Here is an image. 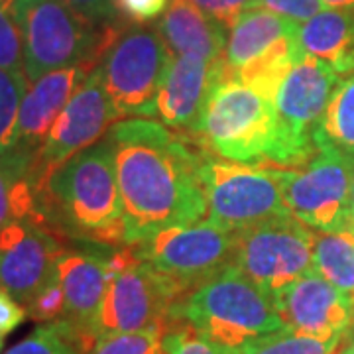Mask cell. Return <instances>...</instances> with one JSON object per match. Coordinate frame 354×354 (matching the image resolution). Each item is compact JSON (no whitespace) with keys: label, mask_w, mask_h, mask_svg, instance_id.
Wrapping results in <instances>:
<instances>
[{"label":"cell","mask_w":354,"mask_h":354,"mask_svg":"<svg viewBox=\"0 0 354 354\" xmlns=\"http://www.w3.org/2000/svg\"><path fill=\"white\" fill-rule=\"evenodd\" d=\"M0 2H2V0H0Z\"/></svg>","instance_id":"cell-43"},{"label":"cell","mask_w":354,"mask_h":354,"mask_svg":"<svg viewBox=\"0 0 354 354\" xmlns=\"http://www.w3.org/2000/svg\"><path fill=\"white\" fill-rule=\"evenodd\" d=\"M283 327L319 339L344 337L354 323V299L315 270L274 295Z\"/></svg>","instance_id":"cell-17"},{"label":"cell","mask_w":354,"mask_h":354,"mask_svg":"<svg viewBox=\"0 0 354 354\" xmlns=\"http://www.w3.org/2000/svg\"><path fill=\"white\" fill-rule=\"evenodd\" d=\"M177 323L189 325L205 339L234 351H242L244 344L262 335L283 329L274 295L232 264L174 305L169 329Z\"/></svg>","instance_id":"cell-3"},{"label":"cell","mask_w":354,"mask_h":354,"mask_svg":"<svg viewBox=\"0 0 354 354\" xmlns=\"http://www.w3.org/2000/svg\"><path fill=\"white\" fill-rule=\"evenodd\" d=\"M28 317L26 307L18 299H14L8 291L0 286V335L6 337L16 330Z\"/></svg>","instance_id":"cell-36"},{"label":"cell","mask_w":354,"mask_h":354,"mask_svg":"<svg viewBox=\"0 0 354 354\" xmlns=\"http://www.w3.org/2000/svg\"><path fill=\"white\" fill-rule=\"evenodd\" d=\"M297 57H299V51L295 46V36H288L276 41L266 53L256 57L248 65H244L230 77L239 79L246 87L254 88L266 99L276 101L279 85L290 73Z\"/></svg>","instance_id":"cell-24"},{"label":"cell","mask_w":354,"mask_h":354,"mask_svg":"<svg viewBox=\"0 0 354 354\" xmlns=\"http://www.w3.org/2000/svg\"><path fill=\"white\" fill-rule=\"evenodd\" d=\"M321 4L333 10H354V0H321Z\"/></svg>","instance_id":"cell-38"},{"label":"cell","mask_w":354,"mask_h":354,"mask_svg":"<svg viewBox=\"0 0 354 354\" xmlns=\"http://www.w3.org/2000/svg\"><path fill=\"white\" fill-rule=\"evenodd\" d=\"M297 26L299 24L291 22L290 18L266 8H252L242 14L228 34L225 50L228 75L236 73L244 65L260 57L281 38L295 36Z\"/></svg>","instance_id":"cell-21"},{"label":"cell","mask_w":354,"mask_h":354,"mask_svg":"<svg viewBox=\"0 0 354 354\" xmlns=\"http://www.w3.org/2000/svg\"><path fill=\"white\" fill-rule=\"evenodd\" d=\"M191 2L197 4L203 12L209 14L227 30L239 22L242 14L258 6V0H191Z\"/></svg>","instance_id":"cell-33"},{"label":"cell","mask_w":354,"mask_h":354,"mask_svg":"<svg viewBox=\"0 0 354 354\" xmlns=\"http://www.w3.org/2000/svg\"><path fill=\"white\" fill-rule=\"evenodd\" d=\"M266 165L278 179L293 218L319 232L354 230L351 211L353 165L335 150L321 148L301 165Z\"/></svg>","instance_id":"cell-8"},{"label":"cell","mask_w":354,"mask_h":354,"mask_svg":"<svg viewBox=\"0 0 354 354\" xmlns=\"http://www.w3.org/2000/svg\"><path fill=\"white\" fill-rule=\"evenodd\" d=\"M113 4L118 22L144 26L160 20L169 0H113Z\"/></svg>","instance_id":"cell-32"},{"label":"cell","mask_w":354,"mask_h":354,"mask_svg":"<svg viewBox=\"0 0 354 354\" xmlns=\"http://www.w3.org/2000/svg\"><path fill=\"white\" fill-rule=\"evenodd\" d=\"M313 270L354 299V230L317 232Z\"/></svg>","instance_id":"cell-23"},{"label":"cell","mask_w":354,"mask_h":354,"mask_svg":"<svg viewBox=\"0 0 354 354\" xmlns=\"http://www.w3.org/2000/svg\"><path fill=\"white\" fill-rule=\"evenodd\" d=\"M162 337L160 329L109 333L97 337L87 354H162Z\"/></svg>","instance_id":"cell-27"},{"label":"cell","mask_w":354,"mask_h":354,"mask_svg":"<svg viewBox=\"0 0 354 354\" xmlns=\"http://www.w3.org/2000/svg\"><path fill=\"white\" fill-rule=\"evenodd\" d=\"M162 348L165 354H242L241 351L221 346L205 339L189 325L177 323L162 337Z\"/></svg>","instance_id":"cell-29"},{"label":"cell","mask_w":354,"mask_h":354,"mask_svg":"<svg viewBox=\"0 0 354 354\" xmlns=\"http://www.w3.org/2000/svg\"><path fill=\"white\" fill-rule=\"evenodd\" d=\"M113 248L85 244V248H65L55 262V274L64 288L65 313L53 321L77 346L88 353L97 341L95 319L106 291V256Z\"/></svg>","instance_id":"cell-15"},{"label":"cell","mask_w":354,"mask_h":354,"mask_svg":"<svg viewBox=\"0 0 354 354\" xmlns=\"http://www.w3.org/2000/svg\"><path fill=\"white\" fill-rule=\"evenodd\" d=\"M2 346H4V337L0 335V353H2Z\"/></svg>","instance_id":"cell-41"},{"label":"cell","mask_w":354,"mask_h":354,"mask_svg":"<svg viewBox=\"0 0 354 354\" xmlns=\"http://www.w3.org/2000/svg\"><path fill=\"white\" fill-rule=\"evenodd\" d=\"M39 227L62 241L124 246L127 225L113 148L104 136L59 165L36 195Z\"/></svg>","instance_id":"cell-2"},{"label":"cell","mask_w":354,"mask_h":354,"mask_svg":"<svg viewBox=\"0 0 354 354\" xmlns=\"http://www.w3.org/2000/svg\"><path fill=\"white\" fill-rule=\"evenodd\" d=\"M256 8H266L290 18L295 24H304L323 10V4L321 0H258Z\"/></svg>","instance_id":"cell-34"},{"label":"cell","mask_w":354,"mask_h":354,"mask_svg":"<svg viewBox=\"0 0 354 354\" xmlns=\"http://www.w3.org/2000/svg\"><path fill=\"white\" fill-rule=\"evenodd\" d=\"M0 69L10 73H24L22 36L6 8V2L0 6Z\"/></svg>","instance_id":"cell-31"},{"label":"cell","mask_w":354,"mask_h":354,"mask_svg":"<svg viewBox=\"0 0 354 354\" xmlns=\"http://www.w3.org/2000/svg\"><path fill=\"white\" fill-rule=\"evenodd\" d=\"M142 262L169 279L185 297L203 281L232 264L234 232L209 218L169 227L134 244Z\"/></svg>","instance_id":"cell-10"},{"label":"cell","mask_w":354,"mask_h":354,"mask_svg":"<svg viewBox=\"0 0 354 354\" xmlns=\"http://www.w3.org/2000/svg\"><path fill=\"white\" fill-rule=\"evenodd\" d=\"M156 30L171 55H195L218 62L227 50V28L205 14L191 0H169Z\"/></svg>","instance_id":"cell-19"},{"label":"cell","mask_w":354,"mask_h":354,"mask_svg":"<svg viewBox=\"0 0 354 354\" xmlns=\"http://www.w3.org/2000/svg\"><path fill=\"white\" fill-rule=\"evenodd\" d=\"M317 150H335L354 162V71L341 77L315 134Z\"/></svg>","instance_id":"cell-22"},{"label":"cell","mask_w":354,"mask_h":354,"mask_svg":"<svg viewBox=\"0 0 354 354\" xmlns=\"http://www.w3.org/2000/svg\"><path fill=\"white\" fill-rule=\"evenodd\" d=\"M346 337V335H344ZM344 337L319 339L304 333L283 329L254 339L242 346V354H337Z\"/></svg>","instance_id":"cell-25"},{"label":"cell","mask_w":354,"mask_h":354,"mask_svg":"<svg viewBox=\"0 0 354 354\" xmlns=\"http://www.w3.org/2000/svg\"><path fill=\"white\" fill-rule=\"evenodd\" d=\"M28 317L34 319L36 323H53L62 319L65 313V295L64 288L57 279V274H53L39 291L26 305Z\"/></svg>","instance_id":"cell-30"},{"label":"cell","mask_w":354,"mask_h":354,"mask_svg":"<svg viewBox=\"0 0 354 354\" xmlns=\"http://www.w3.org/2000/svg\"><path fill=\"white\" fill-rule=\"evenodd\" d=\"M353 165V181H351V211H353V221H354V162H351Z\"/></svg>","instance_id":"cell-40"},{"label":"cell","mask_w":354,"mask_h":354,"mask_svg":"<svg viewBox=\"0 0 354 354\" xmlns=\"http://www.w3.org/2000/svg\"><path fill=\"white\" fill-rule=\"evenodd\" d=\"M79 16L95 26H113L118 22L113 0H64Z\"/></svg>","instance_id":"cell-35"},{"label":"cell","mask_w":354,"mask_h":354,"mask_svg":"<svg viewBox=\"0 0 354 354\" xmlns=\"http://www.w3.org/2000/svg\"><path fill=\"white\" fill-rule=\"evenodd\" d=\"M295 46L299 55L317 57L341 77L354 71V10L323 8L297 26Z\"/></svg>","instance_id":"cell-20"},{"label":"cell","mask_w":354,"mask_h":354,"mask_svg":"<svg viewBox=\"0 0 354 354\" xmlns=\"http://www.w3.org/2000/svg\"><path fill=\"white\" fill-rule=\"evenodd\" d=\"M169 59L171 53L156 28H118L97 64L118 120L156 116V99Z\"/></svg>","instance_id":"cell-6"},{"label":"cell","mask_w":354,"mask_h":354,"mask_svg":"<svg viewBox=\"0 0 354 354\" xmlns=\"http://www.w3.org/2000/svg\"><path fill=\"white\" fill-rule=\"evenodd\" d=\"M218 158L241 164H268L278 144L274 101L227 73L216 77L191 136Z\"/></svg>","instance_id":"cell-5"},{"label":"cell","mask_w":354,"mask_h":354,"mask_svg":"<svg viewBox=\"0 0 354 354\" xmlns=\"http://www.w3.org/2000/svg\"><path fill=\"white\" fill-rule=\"evenodd\" d=\"M315 234L293 216L242 228L234 232L232 266L270 295H276L313 270Z\"/></svg>","instance_id":"cell-11"},{"label":"cell","mask_w":354,"mask_h":354,"mask_svg":"<svg viewBox=\"0 0 354 354\" xmlns=\"http://www.w3.org/2000/svg\"><path fill=\"white\" fill-rule=\"evenodd\" d=\"M337 354H354V323L346 333V337H344V341H342L341 348L337 351Z\"/></svg>","instance_id":"cell-39"},{"label":"cell","mask_w":354,"mask_h":354,"mask_svg":"<svg viewBox=\"0 0 354 354\" xmlns=\"http://www.w3.org/2000/svg\"><path fill=\"white\" fill-rule=\"evenodd\" d=\"M22 36L28 83L79 64H99L122 22L95 26L64 0H6Z\"/></svg>","instance_id":"cell-4"},{"label":"cell","mask_w":354,"mask_h":354,"mask_svg":"<svg viewBox=\"0 0 354 354\" xmlns=\"http://www.w3.org/2000/svg\"><path fill=\"white\" fill-rule=\"evenodd\" d=\"M183 295L152 266L140 264L120 272L106 283L101 309L95 319L97 337L109 333L169 329L174 305Z\"/></svg>","instance_id":"cell-13"},{"label":"cell","mask_w":354,"mask_h":354,"mask_svg":"<svg viewBox=\"0 0 354 354\" xmlns=\"http://www.w3.org/2000/svg\"><path fill=\"white\" fill-rule=\"evenodd\" d=\"M95 67L97 65L93 64L64 67L44 75L28 87L18 114L12 152L0 160V167L12 181H30L34 160L48 138L53 122Z\"/></svg>","instance_id":"cell-14"},{"label":"cell","mask_w":354,"mask_h":354,"mask_svg":"<svg viewBox=\"0 0 354 354\" xmlns=\"http://www.w3.org/2000/svg\"><path fill=\"white\" fill-rule=\"evenodd\" d=\"M4 354H83V351L55 323H44Z\"/></svg>","instance_id":"cell-28"},{"label":"cell","mask_w":354,"mask_h":354,"mask_svg":"<svg viewBox=\"0 0 354 354\" xmlns=\"http://www.w3.org/2000/svg\"><path fill=\"white\" fill-rule=\"evenodd\" d=\"M225 69V57L207 62L195 55H171L156 99V118L179 134L193 136L215 79Z\"/></svg>","instance_id":"cell-18"},{"label":"cell","mask_w":354,"mask_h":354,"mask_svg":"<svg viewBox=\"0 0 354 354\" xmlns=\"http://www.w3.org/2000/svg\"><path fill=\"white\" fill-rule=\"evenodd\" d=\"M30 87L24 73H10L0 69V160L12 152L18 114Z\"/></svg>","instance_id":"cell-26"},{"label":"cell","mask_w":354,"mask_h":354,"mask_svg":"<svg viewBox=\"0 0 354 354\" xmlns=\"http://www.w3.org/2000/svg\"><path fill=\"white\" fill-rule=\"evenodd\" d=\"M341 75L327 62L299 55L276 95L278 144L272 164L301 165L317 153L315 134Z\"/></svg>","instance_id":"cell-9"},{"label":"cell","mask_w":354,"mask_h":354,"mask_svg":"<svg viewBox=\"0 0 354 354\" xmlns=\"http://www.w3.org/2000/svg\"><path fill=\"white\" fill-rule=\"evenodd\" d=\"M127 225V244L205 218L201 146L152 118L116 120L106 132Z\"/></svg>","instance_id":"cell-1"},{"label":"cell","mask_w":354,"mask_h":354,"mask_svg":"<svg viewBox=\"0 0 354 354\" xmlns=\"http://www.w3.org/2000/svg\"><path fill=\"white\" fill-rule=\"evenodd\" d=\"M162 354H165V353H164V351H162Z\"/></svg>","instance_id":"cell-42"},{"label":"cell","mask_w":354,"mask_h":354,"mask_svg":"<svg viewBox=\"0 0 354 354\" xmlns=\"http://www.w3.org/2000/svg\"><path fill=\"white\" fill-rule=\"evenodd\" d=\"M199 181L209 221L228 232L291 216L278 179L266 165L230 162L201 146Z\"/></svg>","instance_id":"cell-7"},{"label":"cell","mask_w":354,"mask_h":354,"mask_svg":"<svg viewBox=\"0 0 354 354\" xmlns=\"http://www.w3.org/2000/svg\"><path fill=\"white\" fill-rule=\"evenodd\" d=\"M64 250V241L34 221L8 223L0 228V286L26 307L55 274Z\"/></svg>","instance_id":"cell-16"},{"label":"cell","mask_w":354,"mask_h":354,"mask_svg":"<svg viewBox=\"0 0 354 354\" xmlns=\"http://www.w3.org/2000/svg\"><path fill=\"white\" fill-rule=\"evenodd\" d=\"M12 179L6 176L4 169L0 167V228H4L8 223L16 221L12 205Z\"/></svg>","instance_id":"cell-37"},{"label":"cell","mask_w":354,"mask_h":354,"mask_svg":"<svg viewBox=\"0 0 354 354\" xmlns=\"http://www.w3.org/2000/svg\"><path fill=\"white\" fill-rule=\"evenodd\" d=\"M116 120L118 116L97 65L65 104L44 146L39 148L30 174V183L34 185V189L38 191L51 176V171L71 160L75 153L87 150L88 146L104 138Z\"/></svg>","instance_id":"cell-12"}]
</instances>
